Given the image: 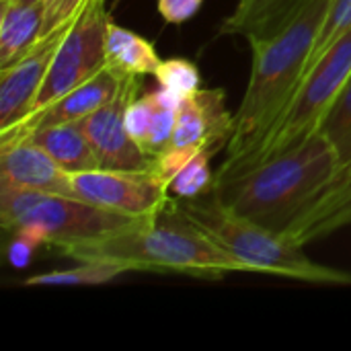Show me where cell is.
<instances>
[{
  "mask_svg": "<svg viewBox=\"0 0 351 351\" xmlns=\"http://www.w3.org/2000/svg\"><path fill=\"white\" fill-rule=\"evenodd\" d=\"M208 195L300 247L351 224V167L321 132L249 171L214 179Z\"/></svg>",
  "mask_w": 351,
  "mask_h": 351,
  "instance_id": "obj_1",
  "label": "cell"
},
{
  "mask_svg": "<svg viewBox=\"0 0 351 351\" xmlns=\"http://www.w3.org/2000/svg\"><path fill=\"white\" fill-rule=\"evenodd\" d=\"M331 2L308 0L296 19L274 37L247 39L253 56L251 76L234 111V132L226 148L228 156L216 171V177H224L251 156L294 99Z\"/></svg>",
  "mask_w": 351,
  "mask_h": 351,
  "instance_id": "obj_2",
  "label": "cell"
},
{
  "mask_svg": "<svg viewBox=\"0 0 351 351\" xmlns=\"http://www.w3.org/2000/svg\"><path fill=\"white\" fill-rule=\"evenodd\" d=\"M74 261H113L130 271H165L195 278H222L249 271L234 255L210 241L177 208L175 197L162 214L125 230L58 247Z\"/></svg>",
  "mask_w": 351,
  "mask_h": 351,
  "instance_id": "obj_3",
  "label": "cell"
},
{
  "mask_svg": "<svg viewBox=\"0 0 351 351\" xmlns=\"http://www.w3.org/2000/svg\"><path fill=\"white\" fill-rule=\"evenodd\" d=\"M179 212L210 241L243 261L249 271L282 276L308 284L351 286V271L313 261L304 247L271 232L269 228L237 216L212 195L206 199H177Z\"/></svg>",
  "mask_w": 351,
  "mask_h": 351,
  "instance_id": "obj_4",
  "label": "cell"
},
{
  "mask_svg": "<svg viewBox=\"0 0 351 351\" xmlns=\"http://www.w3.org/2000/svg\"><path fill=\"white\" fill-rule=\"evenodd\" d=\"M150 218H132L88 204L80 197L43 193L0 181V224L53 249L101 239Z\"/></svg>",
  "mask_w": 351,
  "mask_h": 351,
  "instance_id": "obj_5",
  "label": "cell"
},
{
  "mask_svg": "<svg viewBox=\"0 0 351 351\" xmlns=\"http://www.w3.org/2000/svg\"><path fill=\"white\" fill-rule=\"evenodd\" d=\"M351 72V29L343 33L331 49L304 74L294 99L282 113V117L276 121L271 132L265 136L261 146L247 156L241 165H237L230 173L224 177L249 171L251 167L259 165L261 160L282 154L294 146H298L302 140H306L311 134L319 130L321 119L325 117L327 109L335 101L339 88L348 80ZM214 177V179H224Z\"/></svg>",
  "mask_w": 351,
  "mask_h": 351,
  "instance_id": "obj_6",
  "label": "cell"
},
{
  "mask_svg": "<svg viewBox=\"0 0 351 351\" xmlns=\"http://www.w3.org/2000/svg\"><path fill=\"white\" fill-rule=\"evenodd\" d=\"M109 21L111 16L105 8V0H88L84 4L51 60L31 115L49 107L107 66L105 41Z\"/></svg>",
  "mask_w": 351,
  "mask_h": 351,
  "instance_id": "obj_7",
  "label": "cell"
},
{
  "mask_svg": "<svg viewBox=\"0 0 351 351\" xmlns=\"http://www.w3.org/2000/svg\"><path fill=\"white\" fill-rule=\"evenodd\" d=\"M80 199L132 218H156L171 204V181L156 169L109 171L95 169L72 175Z\"/></svg>",
  "mask_w": 351,
  "mask_h": 351,
  "instance_id": "obj_8",
  "label": "cell"
},
{
  "mask_svg": "<svg viewBox=\"0 0 351 351\" xmlns=\"http://www.w3.org/2000/svg\"><path fill=\"white\" fill-rule=\"evenodd\" d=\"M140 76H123L117 95L88 117L80 119L90 146L97 154L99 169L109 171H144L154 167L150 158L130 136L125 109L138 97Z\"/></svg>",
  "mask_w": 351,
  "mask_h": 351,
  "instance_id": "obj_9",
  "label": "cell"
},
{
  "mask_svg": "<svg viewBox=\"0 0 351 351\" xmlns=\"http://www.w3.org/2000/svg\"><path fill=\"white\" fill-rule=\"evenodd\" d=\"M232 132L234 113L226 107V93L222 88H199L179 101L173 138L167 148L204 150L216 156L222 148H228Z\"/></svg>",
  "mask_w": 351,
  "mask_h": 351,
  "instance_id": "obj_10",
  "label": "cell"
},
{
  "mask_svg": "<svg viewBox=\"0 0 351 351\" xmlns=\"http://www.w3.org/2000/svg\"><path fill=\"white\" fill-rule=\"evenodd\" d=\"M68 27L41 37L29 53L0 70V132H8L33 113L37 95Z\"/></svg>",
  "mask_w": 351,
  "mask_h": 351,
  "instance_id": "obj_11",
  "label": "cell"
},
{
  "mask_svg": "<svg viewBox=\"0 0 351 351\" xmlns=\"http://www.w3.org/2000/svg\"><path fill=\"white\" fill-rule=\"evenodd\" d=\"M121 80L123 76H119L115 70L105 66L101 72H97L95 76H90L88 80L72 88L58 101H53L49 107L27 117L25 121L10 128L8 132H0V142L21 140L37 130L58 125V123H68V121H80L88 117L93 111L101 109L105 103H109L117 95Z\"/></svg>",
  "mask_w": 351,
  "mask_h": 351,
  "instance_id": "obj_12",
  "label": "cell"
},
{
  "mask_svg": "<svg viewBox=\"0 0 351 351\" xmlns=\"http://www.w3.org/2000/svg\"><path fill=\"white\" fill-rule=\"evenodd\" d=\"M0 181L43 193L78 197L72 175L31 140L0 142Z\"/></svg>",
  "mask_w": 351,
  "mask_h": 351,
  "instance_id": "obj_13",
  "label": "cell"
},
{
  "mask_svg": "<svg viewBox=\"0 0 351 351\" xmlns=\"http://www.w3.org/2000/svg\"><path fill=\"white\" fill-rule=\"evenodd\" d=\"M308 0H239L230 16L220 25V35H243V37H274L296 14Z\"/></svg>",
  "mask_w": 351,
  "mask_h": 351,
  "instance_id": "obj_14",
  "label": "cell"
},
{
  "mask_svg": "<svg viewBox=\"0 0 351 351\" xmlns=\"http://www.w3.org/2000/svg\"><path fill=\"white\" fill-rule=\"evenodd\" d=\"M45 2L2 0L0 14V70L29 53L41 39Z\"/></svg>",
  "mask_w": 351,
  "mask_h": 351,
  "instance_id": "obj_15",
  "label": "cell"
},
{
  "mask_svg": "<svg viewBox=\"0 0 351 351\" xmlns=\"http://www.w3.org/2000/svg\"><path fill=\"white\" fill-rule=\"evenodd\" d=\"M21 140H31L33 144L43 148L70 175L99 169L97 154L80 121L49 125Z\"/></svg>",
  "mask_w": 351,
  "mask_h": 351,
  "instance_id": "obj_16",
  "label": "cell"
},
{
  "mask_svg": "<svg viewBox=\"0 0 351 351\" xmlns=\"http://www.w3.org/2000/svg\"><path fill=\"white\" fill-rule=\"evenodd\" d=\"M105 53L107 66L115 70L119 76H154L162 62L148 39L113 21H109L107 27Z\"/></svg>",
  "mask_w": 351,
  "mask_h": 351,
  "instance_id": "obj_17",
  "label": "cell"
},
{
  "mask_svg": "<svg viewBox=\"0 0 351 351\" xmlns=\"http://www.w3.org/2000/svg\"><path fill=\"white\" fill-rule=\"evenodd\" d=\"M130 269L113 261H80L74 269H58L27 278L25 286H103Z\"/></svg>",
  "mask_w": 351,
  "mask_h": 351,
  "instance_id": "obj_18",
  "label": "cell"
},
{
  "mask_svg": "<svg viewBox=\"0 0 351 351\" xmlns=\"http://www.w3.org/2000/svg\"><path fill=\"white\" fill-rule=\"evenodd\" d=\"M335 148L343 167H351V72L335 101L319 123V130Z\"/></svg>",
  "mask_w": 351,
  "mask_h": 351,
  "instance_id": "obj_19",
  "label": "cell"
},
{
  "mask_svg": "<svg viewBox=\"0 0 351 351\" xmlns=\"http://www.w3.org/2000/svg\"><path fill=\"white\" fill-rule=\"evenodd\" d=\"M150 95H152V121H150L148 140L144 144V152L156 160V156L171 144L175 121H177V107L181 99L165 88H158Z\"/></svg>",
  "mask_w": 351,
  "mask_h": 351,
  "instance_id": "obj_20",
  "label": "cell"
},
{
  "mask_svg": "<svg viewBox=\"0 0 351 351\" xmlns=\"http://www.w3.org/2000/svg\"><path fill=\"white\" fill-rule=\"evenodd\" d=\"M212 154L210 152H197L193 154L173 177L171 181V193L177 199H195L204 197L212 191L214 187V177L210 169Z\"/></svg>",
  "mask_w": 351,
  "mask_h": 351,
  "instance_id": "obj_21",
  "label": "cell"
},
{
  "mask_svg": "<svg viewBox=\"0 0 351 351\" xmlns=\"http://www.w3.org/2000/svg\"><path fill=\"white\" fill-rule=\"evenodd\" d=\"M154 76H156L160 88L173 93L179 99H185V97H189V95H193L195 90L202 88L199 70H197L195 64H191L187 60H167V62H160V66H158Z\"/></svg>",
  "mask_w": 351,
  "mask_h": 351,
  "instance_id": "obj_22",
  "label": "cell"
},
{
  "mask_svg": "<svg viewBox=\"0 0 351 351\" xmlns=\"http://www.w3.org/2000/svg\"><path fill=\"white\" fill-rule=\"evenodd\" d=\"M351 29V0H333L331 2V8H329V14H327V21L317 37V43L313 47V53L308 58V66H306V72L331 49V45ZM304 72V74H306ZM304 78V76H302Z\"/></svg>",
  "mask_w": 351,
  "mask_h": 351,
  "instance_id": "obj_23",
  "label": "cell"
},
{
  "mask_svg": "<svg viewBox=\"0 0 351 351\" xmlns=\"http://www.w3.org/2000/svg\"><path fill=\"white\" fill-rule=\"evenodd\" d=\"M150 121H152V95L136 97L128 109H125V125L130 136L136 140V144L144 150V144L148 140L150 132Z\"/></svg>",
  "mask_w": 351,
  "mask_h": 351,
  "instance_id": "obj_24",
  "label": "cell"
},
{
  "mask_svg": "<svg viewBox=\"0 0 351 351\" xmlns=\"http://www.w3.org/2000/svg\"><path fill=\"white\" fill-rule=\"evenodd\" d=\"M86 2L88 0H45V23L41 37L53 33L56 29L72 25Z\"/></svg>",
  "mask_w": 351,
  "mask_h": 351,
  "instance_id": "obj_25",
  "label": "cell"
},
{
  "mask_svg": "<svg viewBox=\"0 0 351 351\" xmlns=\"http://www.w3.org/2000/svg\"><path fill=\"white\" fill-rule=\"evenodd\" d=\"M204 0H158L160 16L171 25H181L189 21L199 8Z\"/></svg>",
  "mask_w": 351,
  "mask_h": 351,
  "instance_id": "obj_26",
  "label": "cell"
},
{
  "mask_svg": "<svg viewBox=\"0 0 351 351\" xmlns=\"http://www.w3.org/2000/svg\"><path fill=\"white\" fill-rule=\"evenodd\" d=\"M37 247H39V245L33 243L29 237L14 232V239H12V243H10V247H8V259H10V263H12L14 267H25V265L31 261L33 251H35Z\"/></svg>",
  "mask_w": 351,
  "mask_h": 351,
  "instance_id": "obj_27",
  "label": "cell"
},
{
  "mask_svg": "<svg viewBox=\"0 0 351 351\" xmlns=\"http://www.w3.org/2000/svg\"><path fill=\"white\" fill-rule=\"evenodd\" d=\"M23 2H45V0H23Z\"/></svg>",
  "mask_w": 351,
  "mask_h": 351,
  "instance_id": "obj_28",
  "label": "cell"
}]
</instances>
